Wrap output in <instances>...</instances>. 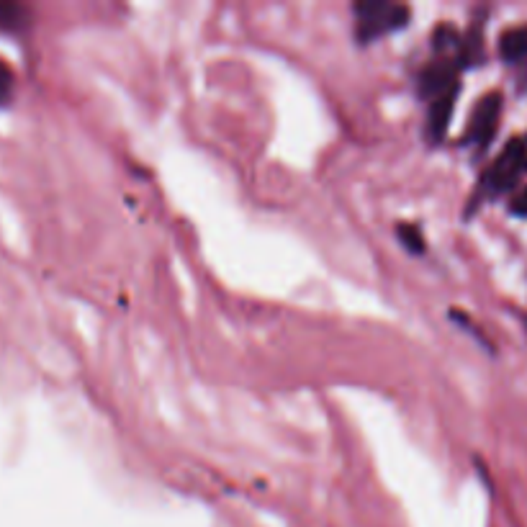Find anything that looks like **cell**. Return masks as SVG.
<instances>
[{
    "label": "cell",
    "mask_w": 527,
    "mask_h": 527,
    "mask_svg": "<svg viewBox=\"0 0 527 527\" xmlns=\"http://www.w3.org/2000/svg\"><path fill=\"white\" fill-rule=\"evenodd\" d=\"M26 24H29V11L24 6L0 0V31L3 34H16V31L26 29Z\"/></svg>",
    "instance_id": "cell-7"
},
{
    "label": "cell",
    "mask_w": 527,
    "mask_h": 527,
    "mask_svg": "<svg viewBox=\"0 0 527 527\" xmlns=\"http://www.w3.org/2000/svg\"><path fill=\"white\" fill-rule=\"evenodd\" d=\"M399 237L404 240V245H407V250L412 252H422V247H425V242H422V234L417 227H409V224H402L399 227Z\"/></svg>",
    "instance_id": "cell-9"
},
{
    "label": "cell",
    "mask_w": 527,
    "mask_h": 527,
    "mask_svg": "<svg viewBox=\"0 0 527 527\" xmlns=\"http://www.w3.org/2000/svg\"><path fill=\"white\" fill-rule=\"evenodd\" d=\"M499 54L507 62H520L527 57V26H515L499 36Z\"/></svg>",
    "instance_id": "cell-6"
},
{
    "label": "cell",
    "mask_w": 527,
    "mask_h": 527,
    "mask_svg": "<svg viewBox=\"0 0 527 527\" xmlns=\"http://www.w3.org/2000/svg\"><path fill=\"white\" fill-rule=\"evenodd\" d=\"M355 11H358L360 42H371V39H376V36L402 29V26L409 21V8L399 6V3H378V0H366V3H358Z\"/></svg>",
    "instance_id": "cell-1"
},
{
    "label": "cell",
    "mask_w": 527,
    "mask_h": 527,
    "mask_svg": "<svg viewBox=\"0 0 527 527\" xmlns=\"http://www.w3.org/2000/svg\"><path fill=\"white\" fill-rule=\"evenodd\" d=\"M499 119H502V93H486L476 103L471 121H468V139L484 150L486 144L494 139V134H497Z\"/></svg>",
    "instance_id": "cell-3"
},
{
    "label": "cell",
    "mask_w": 527,
    "mask_h": 527,
    "mask_svg": "<svg viewBox=\"0 0 527 527\" xmlns=\"http://www.w3.org/2000/svg\"><path fill=\"white\" fill-rule=\"evenodd\" d=\"M527 170V139H512L494 160L492 170L486 173L484 186L489 193H502L512 188Z\"/></svg>",
    "instance_id": "cell-2"
},
{
    "label": "cell",
    "mask_w": 527,
    "mask_h": 527,
    "mask_svg": "<svg viewBox=\"0 0 527 527\" xmlns=\"http://www.w3.org/2000/svg\"><path fill=\"white\" fill-rule=\"evenodd\" d=\"M420 90L422 96L440 98L450 90H456V67L450 62H438V65H430L420 78Z\"/></svg>",
    "instance_id": "cell-4"
},
{
    "label": "cell",
    "mask_w": 527,
    "mask_h": 527,
    "mask_svg": "<svg viewBox=\"0 0 527 527\" xmlns=\"http://www.w3.org/2000/svg\"><path fill=\"white\" fill-rule=\"evenodd\" d=\"M453 101H456V90H450L445 96L435 98L430 106V116H427V134L432 139H443L445 129L450 124V114H453Z\"/></svg>",
    "instance_id": "cell-5"
},
{
    "label": "cell",
    "mask_w": 527,
    "mask_h": 527,
    "mask_svg": "<svg viewBox=\"0 0 527 527\" xmlns=\"http://www.w3.org/2000/svg\"><path fill=\"white\" fill-rule=\"evenodd\" d=\"M512 214L527 216V188H525V191L517 193L515 201H512Z\"/></svg>",
    "instance_id": "cell-10"
},
{
    "label": "cell",
    "mask_w": 527,
    "mask_h": 527,
    "mask_svg": "<svg viewBox=\"0 0 527 527\" xmlns=\"http://www.w3.org/2000/svg\"><path fill=\"white\" fill-rule=\"evenodd\" d=\"M13 98V70L0 60V106H6Z\"/></svg>",
    "instance_id": "cell-8"
}]
</instances>
